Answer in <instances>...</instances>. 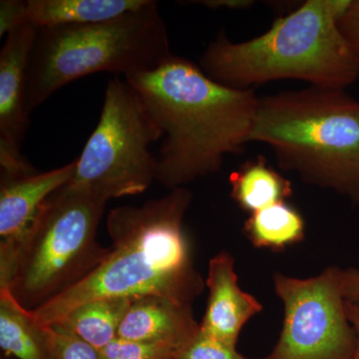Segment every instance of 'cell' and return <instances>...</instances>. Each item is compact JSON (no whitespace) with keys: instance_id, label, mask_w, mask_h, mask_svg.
I'll use <instances>...</instances> for the list:
<instances>
[{"instance_id":"e0dca14e","label":"cell","mask_w":359,"mask_h":359,"mask_svg":"<svg viewBox=\"0 0 359 359\" xmlns=\"http://www.w3.org/2000/svg\"><path fill=\"white\" fill-rule=\"evenodd\" d=\"M304 229L301 212L285 202L252 212L244 224L245 237L254 247L273 252L302 242Z\"/></svg>"},{"instance_id":"44dd1931","label":"cell","mask_w":359,"mask_h":359,"mask_svg":"<svg viewBox=\"0 0 359 359\" xmlns=\"http://www.w3.org/2000/svg\"><path fill=\"white\" fill-rule=\"evenodd\" d=\"M339 27L359 65V0H351V6L339 18Z\"/></svg>"},{"instance_id":"484cf974","label":"cell","mask_w":359,"mask_h":359,"mask_svg":"<svg viewBox=\"0 0 359 359\" xmlns=\"http://www.w3.org/2000/svg\"><path fill=\"white\" fill-rule=\"evenodd\" d=\"M262 359H268V358H262Z\"/></svg>"},{"instance_id":"9a60e30c","label":"cell","mask_w":359,"mask_h":359,"mask_svg":"<svg viewBox=\"0 0 359 359\" xmlns=\"http://www.w3.org/2000/svg\"><path fill=\"white\" fill-rule=\"evenodd\" d=\"M229 181L231 199L250 214L285 202L294 193L290 180L269 166L262 155L244 163Z\"/></svg>"},{"instance_id":"6da1fadb","label":"cell","mask_w":359,"mask_h":359,"mask_svg":"<svg viewBox=\"0 0 359 359\" xmlns=\"http://www.w3.org/2000/svg\"><path fill=\"white\" fill-rule=\"evenodd\" d=\"M192 198L181 187L140 207L111 210L106 224L112 247L105 261L72 289L32 311L36 320L52 327L78 306L102 299L156 295L192 304L205 287L183 226Z\"/></svg>"},{"instance_id":"277c9868","label":"cell","mask_w":359,"mask_h":359,"mask_svg":"<svg viewBox=\"0 0 359 359\" xmlns=\"http://www.w3.org/2000/svg\"><path fill=\"white\" fill-rule=\"evenodd\" d=\"M278 165L359 205V103L344 90L311 86L259 98L249 142Z\"/></svg>"},{"instance_id":"ffe728a7","label":"cell","mask_w":359,"mask_h":359,"mask_svg":"<svg viewBox=\"0 0 359 359\" xmlns=\"http://www.w3.org/2000/svg\"><path fill=\"white\" fill-rule=\"evenodd\" d=\"M50 359H101L100 353L74 335L49 327Z\"/></svg>"},{"instance_id":"9c48e42d","label":"cell","mask_w":359,"mask_h":359,"mask_svg":"<svg viewBox=\"0 0 359 359\" xmlns=\"http://www.w3.org/2000/svg\"><path fill=\"white\" fill-rule=\"evenodd\" d=\"M74 172L75 161L47 172L37 171L26 160L0 167V287L11 283L21 245L45 201Z\"/></svg>"},{"instance_id":"603a6c76","label":"cell","mask_w":359,"mask_h":359,"mask_svg":"<svg viewBox=\"0 0 359 359\" xmlns=\"http://www.w3.org/2000/svg\"><path fill=\"white\" fill-rule=\"evenodd\" d=\"M339 283L346 302L359 304V269H340Z\"/></svg>"},{"instance_id":"3957f363","label":"cell","mask_w":359,"mask_h":359,"mask_svg":"<svg viewBox=\"0 0 359 359\" xmlns=\"http://www.w3.org/2000/svg\"><path fill=\"white\" fill-rule=\"evenodd\" d=\"M351 0H308L275 20L268 32L244 42L223 32L207 47L201 69L214 81L236 89L280 79L344 90L359 65L342 36L339 20Z\"/></svg>"},{"instance_id":"ac0fdd59","label":"cell","mask_w":359,"mask_h":359,"mask_svg":"<svg viewBox=\"0 0 359 359\" xmlns=\"http://www.w3.org/2000/svg\"><path fill=\"white\" fill-rule=\"evenodd\" d=\"M178 348L161 342L133 341L117 337L99 353L101 359H172Z\"/></svg>"},{"instance_id":"8992f818","label":"cell","mask_w":359,"mask_h":359,"mask_svg":"<svg viewBox=\"0 0 359 359\" xmlns=\"http://www.w3.org/2000/svg\"><path fill=\"white\" fill-rule=\"evenodd\" d=\"M106 203L68 183L45 201L7 287L23 308L43 306L105 261L110 248L102 247L96 236Z\"/></svg>"},{"instance_id":"d4e9b609","label":"cell","mask_w":359,"mask_h":359,"mask_svg":"<svg viewBox=\"0 0 359 359\" xmlns=\"http://www.w3.org/2000/svg\"><path fill=\"white\" fill-rule=\"evenodd\" d=\"M347 318L355 334L356 346L353 359H359V304L347 302L346 304Z\"/></svg>"},{"instance_id":"2e32d148","label":"cell","mask_w":359,"mask_h":359,"mask_svg":"<svg viewBox=\"0 0 359 359\" xmlns=\"http://www.w3.org/2000/svg\"><path fill=\"white\" fill-rule=\"evenodd\" d=\"M131 299H102L86 302L51 327L74 335L98 351L118 337Z\"/></svg>"},{"instance_id":"cb8c5ba5","label":"cell","mask_w":359,"mask_h":359,"mask_svg":"<svg viewBox=\"0 0 359 359\" xmlns=\"http://www.w3.org/2000/svg\"><path fill=\"white\" fill-rule=\"evenodd\" d=\"M196 4H201L209 8H247L252 6L254 1L250 0H205V1H196Z\"/></svg>"},{"instance_id":"52a82bcc","label":"cell","mask_w":359,"mask_h":359,"mask_svg":"<svg viewBox=\"0 0 359 359\" xmlns=\"http://www.w3.org/2000/svg\"><path fill=\"white\" fill-rule=\"evenodd\" d=\"M162 138L138 92L125 78L112 77L99 121L68 184L106 201L144 193L157 176V157L150 147Z\"/></svg>"},{"instance_id":"7c38bea8","label":"cell","mask_w":359,"mask_h":359,"mask_svg":"<svg viewBox=\"0 0 359 359\" xmlns=\"http://www.w3.org/2000/svg\"><path fill=\"white\" fill-rule=\"evenodd\" d=\"M199 328L200 323L194 318L192 304L150 295L131 302L123 318L118 337L180 347Z\"/></svg>"},{"instance_id":"d6986e66","label":"cell","mask_w":359,"mask_h":359,"mask_svg":"<svg viewBox=\"0 0 359 359\" xmlns=\"http://www.w3.org/2000/svg\"><path fill=\"white\" fill-rule=\"evenodd\" d=\"M172 359H249L237 351V346L205 334L201 328L177 349Z\"/></svg>"},{"instance_id":"7a4b0ae2","label":"cell","mask_w":359,"mask_h":359,"mask_svg":"<svg viewBox=\"0 0 359 359\" xmlns=\"http://www.w3.org/2000/svg\"><path fill=\"white\" fill-rule=\"evenodd\" d=\"M164 133L156 181L181 188L215 174L249 142L259 104L254 90L214 81L190 59L170 54L153 69L124 77Z\"/></svg>"},{"instance_id":"5bb4252c","label":"cell","mask_w":359,"mask_h":359,"mask_svg":"<svg viewBox=\"0 0 359 359\" xmlns=\"http://www.w3.org/2000/svg\"><path fill=\"white\" fill-rule=\"evenodd\" d=\"M49 327L40 325L7 287L0 289V347L18 359H50Z\"/></svg>"},{"instance_id":"4fadbf2b","label":"cell","mask_w":359,"mask_h":359,"mask_svg":"<svg viewBox=\"0 0 359 359\" xmlns=\"http://www.w3.org/2000/svg\"><path fill=\"white\" fill-rule=\"evenodd\" d=\"M150 0H26V21L36 28L104 22Z\"/></svg>"},{"instance_id":"8fae6325","label":"cell","mask_w":359,"mask_h":359,"mask_svg":"<svg viewBox=\"0 0 359 359\" xmlns=\"http://www.w3.org/2000/svg\"><path fill=\"white\" fill-rule=\"evenodd\" d=\"M205 285L209 299L201 330L219 341L237 346L243 327L263 311V306L256 297L241 290L235 259L230 252H219L210 261Z\"/></svg>"},{"instance_id":"7402d4cb","label":"cell","mask_w":359,"mask_h":359,"mask_svg":"<svg viewBox=\"0 0 359 359\" xmlns=\"http://www.w3.org/2000/svg\"><path fill=\"white\" fill-rule=\"evenodd\" d=\"M26 1L1 0L0 1V37L6 36L18 26L26 25Z\"/></svg>"},{"instance_id":"5b68a950","label":"cell","mask_w":359,"mask_h":359,"mask_svg":"<svg viewBox=\"0 0 359 359\" xmlns=\"http://www.w3.org/2000/svg\"><path fill=\"white\" fill-rule=\"evenodd\" d=\"M171 53L154 0L104 22L37 28L28 65V110L80 78L98 72L126 77L153 69Z\"/></svg>"},{"instance_id":"ba28073f","label":"cell","mask_w":359,"mask_h":359,"mask_svg":"<svg viewBox=\"0 0 359 359\" xmlns=\"http://www.w3.org/2000/svg\"><path fill=\"white\" fill-rule=\"evenodd\" d=\"M340 269L309 278L273 276L283 304L280 339L268 359H353L356 339L347 318Z\"/></svg>"},{"instance_id":"30bf717a","label":"cell","mask_w":359,"mask_h":359,"mask_svg":"<svg viewBox=\"0 0 359 359\" xmlns=\"http://www.w3.org/2000/svg\"><path fill=\"white\" fill-rule=\"evenodd\" d=\"M37 28L18 26L6 36L0 51V155L20 158L29 126L28 65Z\"/></svg>"}]
</instances>
